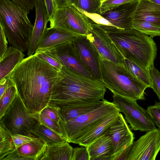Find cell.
I'll return each mask as SVG.
<instances>
[{
  "instance_id": "cell-48",
  "label": "cell",
  "mask_w": 160,
  "mask_h": 160,
  "mask_svg": "<svg viewBox=\"0 0 160 160\" xmlns=\"http://www.w3.org/2000/svg\"></svg>"
},
{
  "instance_id": "cell-12",
  "label": "cell",
  "mask_w": 160,
  "mask_h": 160,
  "mask_svg": "<svg viewBox=\"0 0 160 160\" xmlns=\"http://www.w3.org/2000/svg\"><path fill=\"white\" fill-rule=\"evenodd\" d=\"M104 133L110 137L113 143L114 152L112 160H116L124 151L132 146L135 138L134 133L120 112L117 120Z\"/></svg>"
},
{
  "instance_id": "cell-5",
  "label": "cell",
  "mask_w": 160,
  "mask_h": 160,
  "mask_svg": "<svg viewBox=\"0 0 160 160\" xmlns=\"http://www.w3.org/2000/svg\"><path fill=\"white\" fill-rule=\"evenodd\" d=\"M101 81L113 94L137 101L145 99L147 86L129 73L124 66L99 57Z\"/></svg>"
},
{
  "instance_id": "cell-4",
  "label": "cell",
  "mask_w": 160,
  "mask_h": 160,
  "mask_svg": "<svg viewBox=\"0 0 160 160\" xmlns=\"http://www.w3.org/2000/svg\"><path fill=\"white\" fill-rule=\"evenodd\" d=\"M29 13L10 0H0V26L11 46L23 52L27 50L34 26Z\"/></svg>"
},
{
  "instance_id": "cell-25",
  "label": "cell",
  "mask_w": 160,
  "mask_h": 160,
  "mask_svg": "<svg viewBox=\"0 0 160 160\" xmlns=\"http://www.w3.org/2000/svg\"><path fill=\"white\" fill-rule=\"evenodd\" d=\"M124 65L131 74L152 88V83L149 70L142 68L134 62L125 58Z\"/></svg>"
},
{
  "instance_id": "cell-19",
  "label": "cell",
  "mask_w": 160,
  "mask_h": 160,
  "mask_svg": "<svg viewBox=\"0 0 160 160\" xmlns=\"http://www.w3.org/2000/svg\"><path fill=\"white\" fill-rule=\"evenodd\" d=\"M89 160H112L114 149L110 137L104 133L85 147Z\"/></svg>"
},
{
  "instance_id": "cell-41",
  "label": "cell",
  "mask_w": 160,
  "mask_h": 160,
  "mask_svg": "<svg viewBox=\"0 0 160 160\" xmlns=\"http://www.w3.org/2000/svg\"><path fill=\"white\" fill-rule=\"evenodd\" d=\"M15 86L13 81L8 76L0 80V97L9 88Z\"/></svg>"
},
{
  "instance_id": "cell-10",
  "label": "cell",
  "mask_w": 160,
  "mask_h": 160,
  "mask_svg": "<svg viewBox=\"0 0 160 160\" xmlns=\"http://www.w3.org/2000/svg\"><path fill=\"white\" fill-rule=\"evenodd\" d=\"M92 23V28L86 37L99 56L124 66L125 58L114 42L99 25Z\"/></svg>"
},
{
  "instance_id": "cell-43",
  "label": "cell",
  "mask_w": 160,
  "mask_h": 160,
  "mask_svg": "<svg viewBox=\"0 0 160 160\" xmlns=\"http://www.w3.org/2000/svg\"><path fill=\"white\" fill-rule=\"evenodd\" d=\"M48 16L49 20L51 18L56 9L54 0H43Z\"/></svg>"
},
{
  "instance_id": "cell-14",
  "label": "cell",
  "mask_w": 160,
  "mask_h": 160,
  "mask_svg": "<svg viewBox=\"0 0 160 160\" xmlns=\"http://www.w3.org/2000/svg\"><path fill=\"white\" fill-rule=\"evenodd\" d=\"M53 47L56 54L63 66L76 73L93 78L91 72L81 61L72 41Z\"/></svg>"
},
{
  "instance_id": "cell-38",
  "label": "cell",
  "mask_w": 160,
  "mask_h": 160,
  "mask_svg": "<svg viewBox=\"0 0 160 160\" xmlns=\"http://www.w3.org/2000/svg\"><path fill=\"white\" fill-rule=\"evenodd\" d=\"M72 160H89L86 148L84 147L73 148Z\"/></svg>"
},
{
  "instance_id": "cell-33",
  "label": "cell",
  "mask_w": 160,
  "mask_h": 160,
  "mask_svg": "<svg viewBox=\"0 0 160 160\" xmlns=\"http://www.w3.org/2000/svg\"><path fill=\"white\" fill-rule=\"evenodd\" d=\"M61 108L49 103L41 112L52 120L59 123L61 120Z\"/></svg>"
},
{
  "instance_id": "cell-36",
  "label": "cell",
  "mask_w": 160,
  "mask_h": 160,
  "mask_svg": "<svg viewBox=\"0 0 160 160\" xmlns=\"http://www.w3.org/2000/svg\"><path fill=\"white\" fill-rule=\"evenodd\" d=\"M152 83V88L158 96L160 103V72L154 66L149 69Z\"/></svg>"
},
{
  "instance_id": "cell-37",
  "label": "cell",
  "mask_w": 160,
  "mask_h": 160,
  "mask_svg": "<svg viewBox=\"0 0 160 160\" xmlns=\"http://www.w3.org/2000/svg\"><path fill=\"white\" fill-rule=\"evenodd\" d=\"M147 110L155 125L160 129V103L155 101V104L149 106Z\"/></svg>"
},
{
  "instance_id": "cell-7",
  "label": "cell",
  "mask_w": 160,
  "mask_h": 160,
  "mask_svg": "<svg viewBox=\"0 0 160 160\" xmlns=\"http://www.w3.org/2000/svg\"><path fill=\"white\" fill-rule=\"evenodd\" d=\"M0 123L12 135L21 134L36 137L33 132L40 123L28 113L18 92L13 102L1 119Z\"/></svg>"
},
{
  "instance_id": "cell-40",
  "label": "cell",
  "mask_w": 160,
  "mask_h": 160,
  "mask_svg": "<svg viewBox=\"0 0 160 160\" xmlns=\"http://www.w3.org/2000/svg\"><path fill=\"white\" fill-rule=\"evenodd\" d=\"M0 59L1 58L8 50V42L7 38L3 28L0 26Z\"/></svg>"
},
{
  "instance_id": "cell-32",
  "label": "cell",
  "mask_w": 160,
  "mask_h": 160,
  "mask_svg": "<svg viewBox=\"0 0 160 160\" xmlns=\"http://www.w3.org/2000/svg\"><path fill=\"white\" fill-rule=\"evenodd\" d=\"M102 0H76L74 5L77 8L89 13L100 14Z\"/></svg>"
},
{
  "instance_id": "cell-2",
  "label": "cell",
  "mask_w": 160,
  "mask_h": 160,
  "mask_svg": "<svg viewBox=\"0 0 160 160\" xmlns=\"http://www.w3.org/2000/svg\"><path fill=\"white\" fill-rule=\"evenodd\" d=\"M61 70L62 77L53 88L50 103L61 108L104 99L106 88L101 80L78 73L64 66Z\"/></svg>"
},
{
  "instance_id": "cell-13",
  "label": "cell",
  "mask_w": 160,
  "mask_h": 160,
  "mask_svg": "<svg viewBox=\"0 0 160 160\" xmlns=\"http://www.w3.org/2000/svg\"><path fill=\"white\" fill-rule=\"evenodd\" d=\"M72 41L81 61L93 78L101 80L99 55L86 36H80Z\"/></svg>"
},
{
  "instance_id": "cell-17",
  "label": "cell",
  "mask_w": 160,
  "mask_h": 160,
  "mask_svg": "<svg viewBox=\"0 0 160 160\" xmlns=\"http://www.w3.org/2000/svg\"><path fill=\"white\" fill-rule=\"evenodd\" d=\"M47 147L42 138L36 137L5 157L2 160H41Z\"/></svg>"
},
{
  "instance_id": "cell-28",
  "label": "cell",
  "mask_w": 160,
  "mask_h": 160,
  "mask_svg": "<svg viewBox=\"0 0 160 160\" xmlns=\"http://www.w3.org/2000/svg\"><path fill=\"white\" fill-rule=\"evenodd\" d=\"M132 28L152 38L160 36V25L154 22L142 21H133Z\"/></svg>"
},
{
  "instance_id": "cell-3",
  "label": "cell",
  "mask_w": 160,
  "mask_h": 160,
  "mask_svg": "<svg viewBox=\"0 0 160 160\" xmlns=\"http://www.w3.org/2000/svg\"><path fill=\"white\" fill-rule=\"evenodd\" d=\"M99 26L114 42L125 58L147 70L154 66L157 48L152 38L133 28L126 30Z\"/></svg>"
},
{
  "instance_id": "cell-8",
  "label": "cell",
  "mask_w": 160,
  "mask_h": 160,
  "mask_svg": "<svg viewBox=\"0 0 160 160\" xmlns=\"http://www.w3.org/2000/svg\"><path fill=\"white\" fill-rule=\"evenodd\" d=\"M55 27L86 36L92 28L90 20L74 5L56 8L49 20Z\"/></svg>"
},
{
  "instance_id": "cell-18",
  "label": "cell",
  "mask_w": 160,
  "mask_h": 160,
  "mask_svg": "<svg viewBox=\"0 0 160 160\" xmlns=\"http://www.w3.org/2000/svg\"><path fill=\"white\" fill-rule=\"evenodd\" d=\"M84 36L55 27L46 29L37 49L53 47Z\"/></svg>"
},
{
  "instance_id": "cell-1",
  "label": "cell",
  "mask_w": 160,
  "mask_h": 160,
  "mask_svg": "<svg viewBox=\"0 0 160 160\" xmlns=\"http://www.w3.org/2000/svg\"><path fill=\"white\" fill-rule=\"evenodd\" d=\"M61 70L35 54L24 58L7 76L14 83L28 113L41 112L50 102Z\"/></svg>"
},
{
  "instance_id": "cell-31",
  "label": "cell",
  "mask_w": 160,
  "mask_h": 160,
  "mask_svg": "<svg viewBox=\"0 0 160 160\" xmlns=\"http://www.w3.org/2000/svg\"><path fill=\"white\" fill-rule=\"evenodd\" d=\"M38 119L42 124L48 128L64 138L63 132L59 123L54 121L41 112L34 113H29Z\"/></svg>"
},
{
  "instance_id": "cell-45",
  "label": "cell",
  "mask_w": 160,
  "mask_h": 160,
  "mask_svg": "<svg viewBox=\"0 0 160 160\" xmlns=\"http://www.w3.org/2000/svg\"><path fill=\"white\" fill-rule=\"evenodd\" d=\"M132 146V145L124 151L117 158L116 160H126Z\"/></svg>"
},
{
  "instance_id": "cell-42",
  "label": "cell",
  "mask_w": 160,
  "mask_h": 160,
  "mask_svg": "<svg viewBox=\"0 0 160 160\" xmlns=\"http://www.w3.org/2000/svg\"><path fill=\"white\" fill-rule=\"evenodd\" d=\"M15 2L28 10L33 9L35 0H10Z\"/></svg>"
},
{
  "instance_id": "cell-20",
  "label": "cell",
  "mask_w": 160,
  "mask_h": 160,
  "mask_svg": "<svg viewBox=\"0 0 160 160\" xmlns=\"http://www.w3.org/2000/svg\"><path fill=\"white\" fill-rule=\"evenodd\" d=\"M133 21H142L160 25V5L149 0H138Z\"/></svg>"
},
{
  "instance_id": "cell-26",
  "label": "cell",
  "mask_w": 160,
  "mask_h": 160,
  "mask_svg": "<svg viewBox=\"0 0 160 160\" xmlns=\"http://www.w3.org/2000/svg\"><path fill=\"white\" fill-rule=\"evenodd\" d=\"M33 133L36 137L43 139L47 143V145L66 141L62 136L40 122L35 129Z\"/></svg>"
},
{
  "instance_id": "cell-34",
  "label": "cell",
  "mask_w": 160,
  "mask_h": 160,
  "mask_svg": "<svg viewBox=\"0 0 160 160\" xmlns=\"http://www.w3.org/2000/svg\"><path fill=\"white\" fill-rule=\"evenodd\" d=\"M77 8L80 12L86 15L90 20L92 23H93L99 25L105 26L116 28L107 19L103 17L100 14L97 13H88Z\"/></svg>"
},
{
  "instance_id": "cell-39",
  "label": "cell",
  "mask_w": 160,
  "mask_h": 160,
  "mask_svg": "<svg viewBox=\"0 0 160 160\" xmlns=\"http://www.w3.org/2000/svg\"><path fill=\"white\" fill-rule=\"evenodd\" d=\"M33 138L21 134L12 135V139L15 149L25 143L31 142Z\"/></svg>"
},
{
  "instance_id": "cell-9",
  "label": "cell",
  "mask_w": 160,
  "mask_h": 160,
  "mask_svg": "<svg viewBox=\"0 0 160 160\" xmlns=\"http://www.w3.org/2000/svg\"><path fill=\"white\" fill-rule=\"evenodd\" d=\"M113 102L124 113L132 130L146 132L156 128L147 110L138 105L136 101L116 94H113Z\"/></svg>"
},
{
  "instance_id": "cell-44",
  "label": "cell",
  "mask_w": 160,
  "mask_h": 160,
  "mask_svg": "<svg viewBox=\"0 0 160 160\" xmlns=\"http://www.w3.org/2000/svg\"><path fill=\"white\" fill-rule=\"evenodd\" d=\"M56 9L75 5L76 0H54Z\"/></svg>"
},
{
  "instance_id": "cell-21",
  "label": "cell",
  "mask_w": 160,
  "mask_h": 160,
  "mask_svg": "<svg viewBox=\"0 0 160 160\" xmlns=\"http://www.w3.org/2000/svg\"><path fill=\"white\" fill-rule=\"evenodd\" d=\"M23 52L12 46L8 48L0 59V80L7 76L24 59L25 55Z\"/></svg>"
},
{
  "instance_id": "cell-11",
  "label": "cell",
  "mask_w": 160,
  "mask_h": 160,
  "mask_svg": "<svg viewBox=\"0 0 160 160\" xmlns=\"http://www.w3.org/2000/svg\"><path fill=\"white\" fill-rule=\"evenodd\" d=\"M160 150V129L146 132L133 142L126 160H155Z\"/></svg>"
},
{
  "instance_id": "cell-47",
  "label": "cell",
  "mask_w": 160,
  "mask_h": 160,
  "mask_svg": "<svg viewBox=\"0 0 160 160\" xmlns=\"http://www.w3.org/2000/svg\"></svg>"
},
{
  "instance_id": "cell-6",
  "label": "cell",
  "mask_w": 160,
  "mask_h": 160,
  "mask_svg": "<svg viewBox=\"0 0 160 160\" xmlns=\"http://www.w3.org/2000/svg\"><path fill=\"white\" fill-rule=\"evenodd\" d=\"M102 104L97 108L67 122L62 119L59 123L64 138L68 142L78 144L79 140L93 129L103 119L119 111L112 102L103 99Z\"/></svg>"
},
{
  "instance_id": "cell-29",
  "label": "cell",
  "mask_w": 160,
  "mask_h": 160,
  "mask_svg": "<svg viewBox=\"0 0 160 160\" xmlns=\"http://www.w3.org/2000/svg\"><path fill=\"white\" fill-rule=\"evenodd\" d=\"M34 54L59 70H61L63 66L56 54L53 47L37 49Z\"/></svg>"
},
{
  "instance_id": "cell-22",
  "label": "cell",
  "mask_w": 160,
  "mask_h": 160,
  "mask_svg": "<svg viewBox=\"0 0 160 160\" xmlns=\"http://www.w3.org/2000/svg\"><path fill=\"white\" fill-rule=\"evenodd\" d=\"M102 100L84 102L64 107L61 108V116L65 122L92 111L99 107Z\"/></svg>"
},
{
  "instance_id": "cell-27",
  "label": "cell",
  "mask_w": 160,
  "mask_h": 160,
  "mask_svg": "<svg viewBox=\"0 0 160 160\" xmlns=\"http://www.w3.org/2000/svg\"><path fill=\"white\" fill-rule=\"evenodd\" d=\"M0 160H2L5 157L14 151L15 148L12 135L0 123Z\"/></svg>"
},
{
  "instance_id": "cell-15",
  "label": "cell",
  "mask_w": 160,
  "mask_h": 160,
  "mask_svg": "<svg viewBox=\"0 0 160 160\" xmlns=\"http://www.w3.org/2000/svg\"><path fill=\"white\" fill-rule=\"evenodd\" d=\"M138 1L120 5L100 14L116 28L130 29L132 28L133 14Z\"/></svg>"
},
{
  "instance_id": "cell-35",
  "label": "cell",
  "mask_w": 160,
  "mask_h": 160,
  "mask_svg": "<svg viewBox=\"0 0 160 160\" xmlns=\"http://www.w3.org/2000/svg\"><path fill=\"white\" fill-rule=\"evenodd\" d=\"M138 0H102L101 1L100 14L120 5Z\"/></svg>"
},
{
  "instance_id": "cell-23",
  "label": "cell",
  "mask_w": 160,
  "mask_h": 160,
  "mask_svg": "<svg viewBox=\"0 0 160 160\" xmlns=\"http://www.w3.org/2000/svg\"><path fill=\"white\" fill-rule=\"evenodd\" d=\"M120 112H114L103 119L89 132L82 137L78 144L86 147L105 133L118 118Z\"/></svg>"
},
{
  "instance_id": "cell-46",
  "label": "cell",
  "mask_w": 160,
  "mask_h": 160,
  "mask_svg": "<svg viewBox=\"0 0 160 160\" xmlns=\"http://www.w3.org/2000/svg\"><path fill=\"white\" fill-rule=\"evenodd\" d=\"M156 4L160 5V0H149Z\"/></svg>"
},
{
  "instance_id": "cell-16",
  "label": "cell",
  "mask_w": 160,
  "mask_h": 160,
  "mask_svg": "<svg viewBox=\"0 0 160 160\" xmlns=\"http://www.w3.org/2000/svg\"><path fill=\"white\" fill-rule=\"evenodd\" d=\"M34 7L36 11L35 20L27 50L28 56L35 52L49 22L43 0H35Z\"/></svg>"
},
{
  "instance_id": "cell-30",
  "label": "cell",
  "mask_w": 160,
  "mask_h": 160,
  "mask_svg": "<svg viewBox=\"0 0 160 160\" xmlns=\"http://www.w3.org/2000/svg\"><path fill=\"white\" fill-rule=\"evenodd\" d=\"M18 93L16 86L7 89L0 97V119L4 116L14 100Z\"/></svg>"
},
{
  "instance_id": "cell-24",
  "label": "cell",
  "mask_w": 160,
  "mask_h": 160,
  "mask_svg": "<svg viewBox=\"0 0 160 160\" xmlns=\"http://www.w3.org/2000/svg\"><path fill=\"white\" fill-rule=\"evenodd\" d=\"M73 149L67 141L47 145L41 160H72Z\"/></svg>"
}]
</instances>
